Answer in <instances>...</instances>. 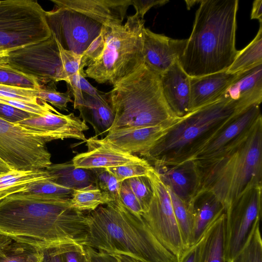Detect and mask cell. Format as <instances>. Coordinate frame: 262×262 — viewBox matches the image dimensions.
I'll list each match as a JSON object with an SVG mask.
<instances>
[{"instance_id":"cell-1","label":"cell","mask_w":262,"mask_h":262,"mask_svg":"<svg viewBox=\"0 0 262 262\" xmlns=\"http://www.w3.org/2000/svg\"><path fill=\"white\" fill-rule=\"evenodd\" d=\"M70 199L10 195L0 201V234L41 249L67 243L85 245L87 215L73 208Z\"/></svg>"},{"instance_id":"cell-2","label":"cell","mask_w":262,"mask_h":262,"mask_svg":"<svg viewBox=\"0 0 262 262\" xmlns=\"http://www.w3.org/2000/svg\"><path fill=\"white\" fill-rule=\"evenodd\" d=\"M196 168L200 182L193 199L209 193L225 211L245 194L262 185L261 116L214 158Z\"/></svg>"},{"instance_id":"cell-3","label":"cell","mask_w":262,"mask_h":262,"mask_svg":"<svg viewBox=\"0 0 262 262\" xmlns=\"http://www.w3.org/2000/svg\"><path fill=\"white\" fill-rule=\"evenodd\" d=\"M237 0H202L179 62L190 77L227 71L235 48Z\"/></svg>"},{"instance_id":"cell-4","label":"cell","mask_w":262,"mask_h":262,"mask_svg":"<svg viewBox=\"0 0 262 262\" xmlns=\"http://www.w3.org/2000/svg\"><path fill=\"white\" fill-rule=\"evenodd\" d=\"M85 246L111 254L129 256L140 262H177L156 237L142 216L114 201L87 215Z\"/></svg>"},{"instance_id":"cell-5","label":"cell","mask_w":262,"mask_h":262,"mask_svg":"<svg viewBox=\"0 0 262 262\" xmlns=\"http://www.w3.org/2000/svg\"><path fill=\"white\" fill-rule=\"evenodd\" d=\"M144 23L135 13L124 24L105 26L82 54L85 77L114 85L144 64Z\"/></svg>"},{"instance_id":"cell-6","label":"cell","mask_w":262,"mask_h":262,"mask_svg":"<svg viewBox=\"0 0 262 262\" xmlns=\"http://www.w3.org/2000/svg\"><path fill=\"white\" fill-rule=\"evenodd\" d=\"M48 25L62 48L82 55L110 24H122L130 0H51Z\"/></svg>"},{"instance_id":"cell-7","label":"cell","mask_w":262,"mask_h":262,"mask_svg":"<svg viewBox=\"0 0 262 262\" xmlns=\"http://www.w3.org/2000/svg\"><path fill=\"white\" fill-rule=\"evenodd\" d=\"M106 95L115 115L109 131L168 126L182 118L178 117L167 104L160 76L145 64L113 85Z\"/></svg>"},{"instance_id":"cell-8","label":"cell","mask_w":262,"mask_h":262,"mask_svg":"<svg viewBox=\"0 0 262 262\" xmlns=\"http://www.w3.org/2000/svg\"><path fill=\"white\" fill-rule=\"evenodd\" d=\"M246 108L239 107L233 100L222 97L190 112L174 124L145 159L151 161L152 166L171 165L222 123Z\"/></svg>"},{"instance_id":"cell-9","label":"cell","mask_w":262,"mask_h":262,"mask_svg":"<svg viewBox=\"0 0 262 262\" xmlns=\"http://www.w3.org/2000/svg\"><path fill=\"white\" fill-rule=\"evenodd\" d=\"M82 56L64 49L52 34L46 40L10 52L8 64L39 82L54 83L77 73Z\"/></svg>"},{"instance_id":"cell-10","label":"cell","mask_w":262,"mask_h":262,"mask_svg":"<svg viewBox=\"0 0 262 262\" xmlns=\"http://www.w3.org/2000/svg\"><path fill=\"white\" fill-rule=\"evenodd\" d=\"M52 35L46 11L36 1H0V48L9 52Z\"/></svg>"},{"instance_id":"cell-11","label":"cell","mask_w":262,"mask_h":262,"mask_svg":"<svg viewBox=\"0 0 262 262\" xmlns=\"http://www.w3.org/2000/svg\"><path fill=\"white\" fill-rule=\"evenodd\" d=\"M48 142L16 123L0 118V159L12 170L46 169L52 163Z\"/></svg>"},{"instance_id":"cell-12","label":"cell","mask_w":262,"mask_h":262,"mask_svg":"<svg viewBox=\"0 0 262 262\" xmlns=\"http://www.w3.org/2000/svg\"><path fill=\"white\" fill-rule=\"evenodd\" d=\"M148 176L153 194L148 208L142 213V217L158 241L178 259L185 248L169 191L154 167Z\"/></svg>"},{"instance_id":"cell-13","label":"cell","mask_w":262,"mask_h":262,"mask_svg":"<svg viewBox=\"0 0 262 262\" xmlns=\"http://www.w3.org/2000/svg\"><path fill=\"white\" fill-rule=\"evenodd\" d=\"M262 185L242 196L225 211V250L227 262L244 248L256 226L262 211Z\"/></svg>"},{"instance_id":"cell-14","label":"cell","mask_w":262,"mask_h":262,"mask_svg":"<svg viewBox=\"0 0 262 262\" xmlns=\"http://www.w3.org/2000/svg\"><path fill=\"white\" fill-rule=\"evenodd\" d=\"M15 123L35 133L48 142L65 139H75L85 142L86 139L84 132L89 128L86 123L74 113L63 115L56 110Z\"/></svg>"},{"instance_id":"cell-15","label":"cell","mask_w":262,"mask_h":262,"mask_svg":"<svg viewBox=\"0 0 262 262\" xmlns=\"http://www.w3.org/2000/svg\"><path fill=\"white\" fill-rule=\"evenodd\" d=\"M260 105L253 104L238 113L206 144L172 166L191 162L199 167L212 159L261 116Z\"/></svg>"},{"instance_id":"cell-16","label":"cell","mask_w":262,"mask_h":262,"mask_svg":"<svg viewBox=\"0 0 262 262\" xmlns=\"http://www.w3.org/2000/svg\"><path fill=\"white\" fill-rule=\"evenodd\" d=\"M85 142L87 150L77 154L72 160L76 168L92 169L150 164L142 158L115 148L97 136L86 139Z\"/></svg>"},{"instance_id":"cell-17","label":"cell","mask_w":262,"mask_h":262,"mask_svg":"<svg viewBox=\"0 0 262 262\" xmlns=\"http://www.w3.org/2000/svg\"><path fill=\"white\" fill-rule=\"evenodd\" d=\"M143 56L144 64L161 76L182 55L187 41L143 29Z\"/></svg>"},{"instance_id":"cell-18","label":"cell","mask_w":262,"mask_h":262,"mask_svg":"<svg viewBox=\"0 0 262 262\" xmlns=\"http://www.w3.org/2000/svg\"><path fill=\"white\" fill-rule=\"evenodd\" d=\"M174 124L112 130L102 139L120 150L144 159Z\"/></svg>"},{"instance_id":"cell-19","label":"cell","mask_w":262,"mask_h":262,"mask_svg":"<svg viewBox=\"0 0 262 262\" xmlns=\"http://www.w3.org/2000/svg\"><path fill=\"white\" fill-rule=\"evenodd\" d=\"M160 77L164 97L179 117L190 113V78L177 60Z\"/></svg>"},{"instance_id":"cell-20","label":"cell","mask_w":262,"mask_h":262,"mask_svg":"<svg viewBox=\"0 0 262 262\" xmlns=\"http://www.w3.org/2000/svg\"><path fill=\"white\" fill-rule=\"evenodd\" d=\"M237 75L224 71L190 77V112L220 99Z\"/></svg>"},{"instance_id":"cell-21","label":"cell","mask_w":262,"mask_h":262,"mask_svg":"<svg viewBox=\"0 0 262 262\" xmlns=\"http://www.w3.org/2000/svg\"><path fill=\"white\" fill-rule=\"evenodd\" d=\"M152 167L168 188L183 201L191 202L198 190L200 182L199 171L192 163Z\"/></svg>"},{"instance_id":"cell-22","label":"cell","mask_w":262,"mask_h":262,"mask_svg":"<svg viewBox=\"0 0 262 262\" xmlns=\"http://www.w3.org/2000/svg\"><path fill=\"white\" fill-rule=\"evenodd\" d=\"M222 97L245 108L262 100V63L237 73Z\"/></svg>"},{"instance_id":"cell-23","label":"cell","mask_w":262,"mask_h":262,"mask_svg":"<svg viewBox=\"0 0 262 262\" xmlns=\"http://www.w3.org/2000/svg\"><path fill=\"white\" fill-rule=\"evenodd\" d=\"M82 103L76 109L80 118L93 128L95 136L107 133L114 119L115 113L108 101H104L83 93Z\"/></svg>"},{"instance_id":"cell-24","label":"cell","mask_w":262,"mask_h":262,"mask_svg":"<svg viewBox=\"0 0 262 262\" xmlns=\"http://www.w3.org/2000/svg\"><path fill=\"white\" fill-rule=\"evenodd\" d=\"M225 211L209 225L201 238L200 262H227L225 258Z\"/></svg>"},{"instance_id":"cell-25","label":"cell","mask_w":262,"mask_h":262,"mask_svg":"<svg viewBox=\"0 0 262 262\" xmlns=\"http://www.w3.org/2000/svg\"><path fill=\"white\" fill-rule=\"evenodd\" d=\"M193 215L192 244L202 237L209 225L222 212L225 211L221 204L212 194L204 193L190 202Z\"/></svg>"},{"instance_id":"cell-26","label":"cell","mask_w":262,"mask_h":262,"mask_svg":"<svg viewBox=\"0 0 262 262\" xmlns=\"http://www.w3.org/2000/svg\"><path fill=\"white\" fill-rule=\"evenodd\" d=\"M46 170L52 176V181L73 190L96 184L91 169L76 168L72 161L52 164Z\"/></svg>"},{"instance_id":"cell-27","label":"cell","mask_w":262,"mask_h":262,"mask_svg":"<svg viewBox=\"0 0 262 262\" xmlns=\"http://www.w3.org/2000/svg\"><path fill=\"white\" fill-rule=\"evenodd\" d=\"M47 179L52 180V177L46 169L11 170L0 174V201L10 195L24 191L30 183Z\"/></svg>"},{"instance_id":"cell-28","label":"cell","mask_w":262,"mask_h":262,"mask_svg":"<svg viewBox=\"0 0 262 262\" xmlns=\"http://www.w3.org/2000/svg\"><path fill=\"white\" fill-rule=\"evenodd\" d=\"M42 250L0 234V262H41Z\"/></svg>"},{"instance_id":"cell-29","label":"cell","mask_w":262,"mask_h":262,"mask_svg":"<svg viewBox=\"0 0 262 262\" xmlns=\"http://www.w3.org/2000/svg\"><path fill=\"white\" fill-rule=\"evenodd\" d=\"M262 63V23L254 39L245 48L238 52L234 61L227 70L236 74Z\"/></svg>"},{"instance_id":"cell-30","label":"cell","mask_w":262,"mask_h":262,"mask_svg":"<svg viewBox=\"0 0 262 262\" xmlns=\"http://www.w3.org/2000/svg\"><path fill=\"white\" fill-rule=\"evenodd\" d=\"M113 201L112 198L96 184L73 190L70 199L72 207L83 212H90L99 206L106 205Z\"/></svg>"},{"instance_id":"cell-31","label":"cell","mask_w":262,"mask_h":262,"mask_svg":"<svg viewBox=\"0 0 262 262\" xmlns=\"http://www.w3.org/2000/svg\"><path fill=\"white\" fill-rule=\"evenodd\" d=\"M167 188L175 217L185 248L186 249L193 245V215L192 205L190 203L183 201L169 188Z\"/></svg>"},{"instance_id":"cell-32","label":"cell","mask_w":262,"mask_h":262,"mask_svg":"<svg viewBox=\"0 0 262 262\" xmlns=\"http://www.w3.org/2000/svg\"><path fill=\"white\" fill-rule=\"evenodd\" d=\"M72 192L73 190L61 186L51 179H47L28 184L26 189L20 193L35 194L54 199H70Z\"/></svg>"},{"instance_id":"cell-33","label":"cell","mask_w":262,"mask_h":262,"mask_svg":"<svg viewBox=\"0 0 262 262\" xmlns=\"http://www.w3.org/2000/svg\"><path fill=\"white\" fill-rule=\"evenodd\" d=\"M0 84L33 90L42 87L36 78L15 70L8 64L0 65Z\"/></svg>"},{"instance_id":"cell-34","label":"cell","mask_w":262,"mask_h":262,"mask_svg":"<svg viewBox=\"0 0 262 262\" xmlns=\"http://www.w3.org/2000/svg\"><path fill=\"white\" fill-rule=\"evenodd\" d=\"M260 223L255 227L244 248L230 262H262V240Z\"/></svg>"},{"instance_id":"cell-35","label":"cell","mask_w":262,"mask_h":262,"mask_svg":"<svg viewBox=\"0 0 262 262\" xmlns=\"http://www.w3.org/2000/svg\"><path fill=\"white\" fill-rule=\"evenodd\" d=\"M95 177L96 185L107 193L117 203H120V189L121 183L105 168L91 169Z\"/></svg>"},{"instance_id":"cell-36","label":"cell","mask_w":262,"mask_h":262,"mask_svg":"<svg viewBox=\"0 0 262 262\" xmlns=\"http://www.w3.org/2000/svg\"><path fill=\"white\" fill-rule=\"evenodd\" d=\"M127 181L142 209L146 211L151 200L153 191L148 176H139L127 179Z\"/></svg>"},{"instance_id":"cell-37","label":"cell","mask_w":262,"mask_h":262,"mask_svg":"<svg viewBox=\"0 0 262 262\" xmlns=\"http://www.w3.org/2000/svg\"><path fill=\"white\" fill-rule=\"evenodd\" d=\"M71 91L69 88L65 93L58 92L54 88L48 86L35 90L34 95L37 99L49 102L60 110L67 111L68 104L74 102L71 99Z\"/></svg>"},{"instance_id":"cell-38","label":"cell","mask_w":262,"mask_h":262,"mask_svg":"<svg viewBox=\"0 0 262 262\" xmlns=\"http://www.w3.org/2000/svg\"><path fill=\"white\" fill-rule=\"evenodd\" d=\"M152 166L149 164H130L106 168L117 180L122 183L125 180L139 176H148Z\"/></svg>"},{"instance_id":"cell-39","label":"cell","mask_w":262,"mask_h":262,"mask_svg":"<svg viewBox=\"0 0 262 262\" xmlns=\"http://www.w3.org/2000/svg\"><path fill=\"white\" fill-rule=\"evenodd\" d=\"M34 90L0 84V97L15 99L32 103H38L40 100L34 96Z\"/></svg>"},{"instance_id":"cell-40","label":"cell","mask_w":262,"mask_h":262,"mask_svg":"<svg viewBox=\"0 0 262 262\" xmlns=\"http://www.w3.org/2000/svg\"><path fill=\"white\" fill-rule=\"evenodd\" d=\"M120 199L122 204L132 213L142 216L143 213L141 205L132 191L127 180L121 183Z\"/></svg>"},{"instance_id":"cell-41","label":"cell","mask_w":262,"mask_h":262,"mask_svg":"<svg viewBox=\"0 0 262 262\" xmlns=\"http://www.w3.org/2000/svg\"><path fill=\"white\" fill-rule=\"evenodd\" d=\"M63 262H90L85 245L67 243L62 244Z\"/></svg>"},{"instance_id":"cell-42","label":"cell","mask_w":262,"mask_h":262,"mask_svg":"<svg viewBox=\"0 0 262 262\" xmlns=\"http://www.w3.org/2000/svg\"><path fill=\"white\" fill-rule=\"evenodd\" d=\"M37 116L11 105L0 102V118L12 123H17Z\"/></svg>"},{"instance_id":"cell-43","label":"cell","mask_w":262,"mask_h":262,"mask_svg":"<svg viewBox=\"0 0 262 262\" xmlns=\"http://www.w3.org/2000/svg\"><path fill=\"white\" fill-rule=\"evenodd\" d=\"M79 79L82 93H84L102 100L108 101L106 93L99 91L91 85L85 79L84 68L82 66H80L79 69Z\"/></svg>"},{"instance_id":"cell-44","label":"cell","mask_w":262,"mask_h":262,"mask_svg":"<svg viewBox=\"0 0 262 262\" xmlns=\"http://www.w3.org/2000/svg\"><path fill=\"white\" fill-rule=\"evenodd\" d=\"M136 10V13L141 19L144 18L147 12L154 7L163 6L169 2L167 0H130Z\"/></svg>"},{"instance_id":"cell-45","label":"cell","mask_w":262,"mask_h":262,"mask_svg":"<svg viewBox=\"0 0 262 262\" xmlns=\"http://www.w3.org/2000/svg\"><path fill=\"white\" fill-rule=\"evenodd\" d=\"M65 82L67 84L68 88L70 89L73 94L74 98V108L76 109L82 103L83 100V93L79 82V71L77 73L69 77Z\"/></svg>"},{"instance_id":"cell-46","label":"cell","mask_w":262,"mask_h":262,"mask_svg":"<svg viewBox=\"0 0 262 262\" xmlns=\"http://www.w3.org/2000/svg\"><path fill=\"white\" fill-rule=\"evenodd\" d=\"M62 244L51 245L42 249L41 262H63Z\"/></svg>"},{"instance_id":"cell-47","label":"cell","mask_w":262,"mask_h":262,"mask_svg":"<svg viewBox=\"0 0 262 262\" xmlns=\"http://www.w3.org/2000/svg\"><path fill=\"white\" fill-rule=\"evenodd\" d=\"M201 238L192 246L184 250L177 262H200Z\"/></svg>"},{"instance_id":"cell-48","label":"cell","mask_w":262,"mask_h":262,"mask_svg":"<svg viewBox=\"0 0 262 262\" xmlns=\"http://www.w3.org/2000/svg\"><path fill=\"white\" fill-rule=\"evenodd\" d=\"M85 247L90 262H117L115 257L111 254L88 246L85 245Z\"/></svg>"},{"instance_id":"cell-49","label":"cell","mask_w":262,"mask_h":262,"mask_svg":"<svg viewBox=\"0 0 262 262\" xmlns=\"http://www.w3.org/2000/svg\"><path fill=\"white\" fill-rule=\"evenodd\" d=\"M251 19H257L262 23V1L255 0L252 4L250 16Z\"/></svg>"},{"instance_id":"cell-50","label":"cell","mask_w":262,"mask_h":262,"mask_svg":"<svg viewBox=\"0 0 262 262\" xmlns=\"http://www.w3.org/2000/svg\"><path fill=\"white\" fill-rule=\"evenodd\" d=\"M113 255L117 260V262H140V261L127 255L114 254Z\"/></svg>"},{"instance_id":"cell-51","label":"cell","mask_w":262,"mask_h":262,"mask_svg":"<svg viewBox=\"0 0 262 262\" xmlns=\"http://www.w3.org/2000/svg\"><path fill=\"white\" fill-rule=\"evenodd\" d=\"M9 52L0 48V65L8 64Z\"/></svg>"},{"instance_id":"cell-52","label":"cell","mask_w":262,"mask_h":262,"mask_svg":"<svg viewBox=\"0 0 262 262\" xmlns=\"http://www.w3.org/2000/svg\"><path fill=\"white\" fill-rule=\"evenodd\" d=\"M11 170V168L0 159V174L6 173Z\"/></svg>"},{"instance_id":"cell-53","label":"cell","mask_w":262,"mask_h":262,"mask_svg":"<svg viewBox=\"0 0 262 262\" xmlns=\"http://www.w3.org/2000/svg\"><path fill=\"white\" fill-rule=\"evenodd\" d=\"M201 1H185L186 7L188 10H189L196 3H201Z\"/></svg>"}]
</instances>
